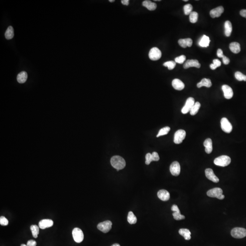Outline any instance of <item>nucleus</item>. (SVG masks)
<instances>
[{"label": "nucleus", "instance_id": "obj_11", "mask_svg": "<svg viewBox=\"0 0 246 246\" xmlns=\"http://www.w3.org/2000/svg\"><path fill=\"white\" fill-rule=\"evenodd\" d=\"M169 170L173 176H179L181 172V166L179 163L177 162H173L170 165Z\"/></svg>", "mask_w": 246, "mask_h": 246}, {"label": "nucleus", "instance_id": "obj_38", "mask_svg": "<svg viewBox=\"0 0 246 246\" xmlns=\"http://www.w3.org/2000/svg\"><path fill=\"white\" fill-rule=\"evenodd\" d=\"M186 59V56L184 55H181L175 59V62L179 64H182Z\"/></svg>", "mask_w": 246, "mask_h": 246}, {"label": "nucleus", "instance_id": "obj_21", "mask_svg": "<svg viewBox=\"0 0 246 246\" xmlns=\"http://www.w3.org/2000/svg\"><path fill=\"white\" fill-rule=\"evenodd\" d=\"M229 48L231 51L234 54H238L241 51L240 44L237 42H232L229 45Z\"/></svg>", "mask_w": 246, "mask_h": 246}, {"label": "nucleus", "instance_id": "obj_12", "mask_svg": "<svg viewBox=\"0 0 246 246\" xmlns=\"http://www.w3.org/2000/svg\"><path fill=\"white\" fill-rule=\"evenodd\" d=\"M205 174L208 179L213 182L218 183L219 182V178L215 175L212 169L207 168L206 169Z\"/></svg>", "mask_w": 246, "mask_h": 246}, {"label": "nucleus", "instance_id": "obj_27", "mask_svg": "<svg viewBox=\"0 0 246 246\" xmlns=\"http://www.w3.org/2000/svg\"><path fill=\"white\" fill-rule=\"evenodd\" d=\"M179 233L181 236H183L186 240H189L191 239V233L188 229H180L179 231Z\"/></svg>", "mask_w": 246, "mask_h": 246}, {"label": "nucleus", "instance_id": "obj_44", "mask_svg": "<svg viewBox=\"0 0 246 246\" xmlns=\"http://www.w3.org/2000/svg\"><path fill=\"white\" fill-rule=\"evenodd\" d=\"M222 60H223V64L225 65H227L230 63V59L226 56H223L222 57Z\"/></svg>", "mask_w": 246, "mask_h": 246}, {"label": "nucleus", "instance_id": "obj_25", "mask_svg": "<svg viewBox=\"0 0 246 246\" xmlns=\"http://www.w3.org/2000/svg\"><path fill=\"white\" fill-rule=\"evenodd\" d=\"M225 34L226 36H230L232 32V23L229 21H227L224 24Z\"/></svg>", "mask_w": 246, "mask_h": 246}, {"label": "nucleus", "instance_id": "obj_14", "mask_svg": "<svg viewBox=\"0 0 246 246\" xmlns=\"http://www.w3.org/2000/svg\"><path fill=\"white\" fill-rule=\"evenodd\" d=\"M183 67L184 69H187L190 67H192L200 68L201 67V64L199 63L197 60H188L186 61V63H184Z\"/></svg>", "mask_w": 246, "mask_h": 246}, {"label": "nucleus", "instance_id": "obj_29", "mask_svg": "<svg viewBox=\"0 0 246 246\" xmlns=\"http://www.w3.org/2000/svg\"><path fill=\"white\" fill-rule=\"evenodd\" d=\"M201 107V104L199 102H197L194 104L193 107L190 110V114L192 115H195L198 112Z\"/></svg>", "mask_w": 246, "mask_h": 246}, {"label": "nucleus", "instance_id": "obj_28", "mask_svg": "<svg viewBox=\"0 0 246 246\" xmlns=\"http://www.w3.org/2000/svg\"><path fill=\"white\" fill-rule=\"evenodd\" d=\"M14 29L12 26H9L6 29L5 34L6 39L8 40L11 39L14 37Z\"/></svg>", "mask_w": 246, "mask_h": 246}, {"label": "nucleus", "instance_id": "obj_8", "mask_svg": "<svg viewBox=\"0 0 246 246\" xmlns=\"http://www.w3.org/2000/svg\"><path fill=\"white\" fill-rule=\"evenodd\" d=\"M221 128L227 133H230L232 129V126L226 118H222L221 120Z\"/></svg>", "mask_w": 246, "mask_h": 246}, {"label": "nucleus", "instance_id": "obj_26", "mask_svg": "<svg viewBox=\"0 0 246 246\" xmlns=\"http://www.w3.org/2000/svg\"><path fill=\"white\" fill-rule=\"evenodd\" d=\"M27 74L25 71H22L17 75V80L20 84L25 83L27 79Z\"/></svg>", "mask_w": 246, "mask_h": 246}, {"label": "nucleus", "instance_id": "obj_37", "mask_svg": "<svg viewBox=\"0 0 246 246\" xmlns=\"http://www.w3.org/2000/svg\"><path fill=\"white\" fill-rule=\"evenodd\" d=\"M173 216L174 218L176 220H181L184 219L185 218V217L183 215H182L181 214V212H174L173 213Z\"/></svg>", "mask_w": 246, "mask_h": 246}, {"label": "nucleus", "instance_id": "obj_45", "mask_svg": "<svg viewBox=\"0 0 246 246\" xmlns=\"http://www.w3.org/2000/svg\"><path fill=\"white\" fill-rule=\"evenodd\" d=\"M172 210L174 212H181L179 209L177 205H173L172 207Z\"/></svg>", "mask_w": 246, "mask_h": 246}, {"label": "nucleus", "instance_id": "obj_32", "mask_svg": "<svg viewBox=\"0 0 246 246\" xmlns=\"http://www.w3.org/2000/svg\"><path fill=\"white\" fill-rule=\"evenodd\" d=\"M170 130H171V128H170V127H168V126L164 127L159 130L157 137H159L160 136H162V135H166V134H168Z\"/></svg>", "mask_w": 246, "mask_h": 246}, {"label": "nucleus", "instance_id": "obj_35", "mask_svg": "<svg viewBox=\"0 0 246 246\" xmlns=\"http://www.w3.org/2000/svg\"><path fill=\"white\" fill-rule=\"evenodd\" d=\"M192 6L191 4H187L186 5H184V14L186 15H190L192 12Z\"/></svg>", "mask_w": 246, "mask_h": 246}, {"label": "nucleus", "instance_id": "obj_52", "mask_svg": "<svg viewBox=\"0 0 246 246\" xmlns=\"http://www.w3.org/2000/svg\"><path fill=\"white\" fill-rule=\"evenodd\" d=\"M21 246H27V245H25V244H21Z\"/></svg>", "mask_w": 246, "mask_h": 246}, {"label": "nucleus", "instance_id": "obj_7", "mask_svg": "<svg viewBox=\"0 0 246 246\" xmlns=\"http://www.w3.org/2000/svg\"><path fill=\"white\" fill-rule=\"evenodd\" d=\"M112 223L110 221H106L99 223L97 226V228L99 230L104 232L107 233L112 228Z\"/></svg>", "mask_w": 246, "mask_h": 246}, {"label": "nucleus", "instance_id": "obj_39", "mask_svg": "<svg viewBox=\"0 0 246 246\" xmlns=\"http://www.w3.org/2000/svg\"><path fill=\"white\" fill-rule=\"evenodd\" d=\"M145 164L147 165L150 164L151 162H153L152 158V154H151L149 153L145 155Z\"/></svg>", "mask_w": 246, "mask_h": 246}, {"label": "nucleus", "instance_id": "obj_49", "mask_svg": "<svg viewBox=\"0 0 246 246\" xmlns=\"http://www.w3.org/2000/svg\"><path fill=\"white\" fill-rule=\"evenodd\" d=\"M210 68H211V69L212 70L216 69L217 68V67H216V66H215L213 64H211L210 65Z\"/></svg>", "mask_w": 246, "mask_h": 246}, {"label": "nucleus", "instance_id": "obj_23", "mask_svg": "<svg viewBox=\"0 0 246 246\" xmlns=\"http://www.w3.org/2000/svg\"><path fill=\"white\" fill-rule=\"evenodd\" d=\"M210 42V40L209 39V37L205 35H204L202 36L200 41H199V45L202 47L207 48V47L209 46Z\"/></svg>", "mask_w": 246, "mask_h": 246}, {"label": "nucleus", "instance_id": "obj_41", "mask_svg": "<svg viewBox=\"0 0 246 246\" xmlns=\"http://www.w3.org/2000/svg\"><path fill=\"white\" fill-rule=\"evenodd\" d=\"M152 158L153 161L157 162L159 159V156L158 154L156 152H154L152 154Z\"/></svg>", "mask_w": 246, "mask_h": 246}, {"label": "nucleus", "instance_id": "obj_48", "mask_svg": "<svg viewBox=\"0 0 246 246\" xmlns=\"http://www.w3.org/2000/svg\"><path fill=\"white\" fill-rule=\"evenodd\" d=\"M121 3L124 5L128 6L129 4V0H122Z\"/></svg>", "mask_w": 246, "mask_h": 246}, {"label": "nucleus", "instance_id": "obj_19", "mask_svg": "<svg viewBox=\"0 0 246 246\" xmlns=\"http://www.w3.org/2000/svg\"><path fill=\"white\" fill-rule=\"evenodd\" d=\"M193 41L190 38L186 39H181L179 40L178 44L182 48H186L187 46L191 47L192 45Z\"/></svg>", "mask_w": 246, "mask_h": 246}, {"label": "nucleus", "instance_id": "obj_36", "mask_svg": "<svg viewBox=\"0 0 246 246\" xmlns=\"http://www.w3.org/2000/svg\"><path fill=\"white\" fill-rule=\"evenodd\" d=\"M163 65L165 67H168L169 70H172L174 69L176 65V63L175 61H167L163 64Z\"/></svg>", "mask_w": 246, "mask_h": 246}, {"label": "nucleus", "instance_id": "obj_10", "mask_svg": "<svg viewBox=\"0 0 246 246\" xmlns=\"http://www.w3.org/2000/svg\"><path fill=\"white\" fill-rule=\"evenodd\" d=\"M195 99L192 97H190L187 99L186 101L185 105H184L182 109V112L183 114H186L187 113L190 112L192 107L195 104Z\"/></svg>", "mask_w": 246, "mask_h": 246}, {"label": "nucleus", "instance_id": "obj_40", "mask_svg": "<svg viewBox=\"0 0 246 246\" xmlns=\"http://www.w3.org/2000/svg\"><path fill=\"white\" fill-rule=\"evenodd\" d=\"M0 224L2 226H7L8 224V220L5 217L1 216L0 217Z\"/></svg>", "mask_w": 246, "mask_h": 246}, {"label": "nucleus", "instance_id": "obj_30", "mask_svg": "<svg viewBox=\"0 0 246 246\" xmlns=\"http://www.w3.org/2000/svg\"><path fill=\"white\" fill-rule=\"evenodd\" d=\"M127 220L129 223L130 224H135L137 222V218L135 215L134 214L133 212H129L127 217Z\"/></svg>", "mask_w": 246, "mask_h": 246}, {"label": "nucleus", "instance_id": "obj_16", "mask_svg": "<svg viewBox=\"0 0 246 246\" xmlns=\"http://www.w3.org/2000/svg\"><path fill=\"white\" fill-rule=\"evenodd\" d=\"M54 225V222L51 219H43L40 221L39 226L41 229H44L52 227Z\"/></svg>", "mask_w": 246, "mask_h": 246}, {"label": "nucleus", "instance_id": "obj_47", "mask_svg": "<svg viewBox=\"0 0 246 246\" xmlns=\"http://www.w3.org/2000/svg\"><path fill=\"white\" fill-rule=\"evenodd\" d=\"M240 14L242 17L246 18V9H242L240 11Z\"/></svg>", "mask_w": 246, "mask_h": 246}, {"label": "nucleus", "instance_id": "obj_24", "mask_svg": "<svg viewBox=\"0 0 246 246\" xmlns=\"http://www.w3.org/2000/svg\"><path fill=\"white\" fill-rule=\"evenodd\" d=\"M212 83L211 80L210 79L204 78V79H203L202 80L201 82L198 83L197 84V87L198 88H200L201 87L205 86V87H207V88H210L212 86Z\"/></svg>", "mask_w": 246, "mask_h": 246}, {"label": "nucleus", "instance_id": "obj_17", "mask_svg": "<svg viewBox=\"0 0 246 246\" xmlns=\"http://www.w3.org/2000/svg\"><path fill=\"white\" fill-rule=\"evenodd\" d=\"M158 197L160 200L163 201H167L170 198L169 192L165 190H160L158 192Z\"/></svg>", "mask_w": 246, "mask_h": 246}, {"label": "nucleus", "instance_id": "obj_5", "mask_svg": "<svg viewBox=\"0 0 246 246\" xmlns=\"http://www.w3.org/2000/svg\"><path fill=\"white\" fill-rule=\"evenodd\" d=\"M72 235L74 240L77 243H80L84 240V235L83 231L78 227H76L73 229Z\"/></svg>", "mask_w": 246, "mask_h": 246}, {"label": "nucleus", "instance_id": "obj_13", "mask_svg": "<svg viewBox=\"0 0 246 246\" xmlns=\"http://www.w3.org/2000/svg\"><path fill=\"white\" fill-rule=\"evenodd\" d=\"M222 89L224 93V97L226 99H229L232 98L233 96V92L232 89L230 86L227 85H223Z\"/></svg>", "mask_w": 246, "mask_h": 246}, {"label": "nucleus", "instance_id": "obj_51", "mask_svg": "<svg viewBox=\"0 0 246 246\" xmlns=\"http://www.w3.org/2000/svg\"><path fill=\"white\" fill-rule=\"evenodd\" d=\"M114 1H114V0H109V2H114Z\"/></svg>", "mask_w": 246, "mask_h": 246}, {"label": "nucleus", "instance_id": "obj_4", "mask_svg": "<svg viewBox=\"0 0 246 246\" xmlns=\"http://www.w3.org/2000/svg\"><path fill=\"white\" fill-rule=\"evenodd\" d=\"M231 235L235 238H242L246 236V229L241 227H235L231 231Z\"/></svg>", "mask_w": 246, "mask_h": 246}, {"label": "nucleus", "instance_id": "obj_33", "mask_svg": "<svg viewBox=\"0 0 246 246\" xmlns=\"http://www.w3.org/2000/svg\"><path fill=\"white\" fill-rule=\"evenodd\" d=\"M198 17V13L195 11H193L190 14V16H189L190 22L192 23H196L197 21Z\"/></svg>", "mask_w": 246, "mask_h": 246}, {"label": "nucleus", "instance_id": "obj_1", "mask_svg": "<svg viewBox=\"0 0 246 246\" xmlns=\"http://www.w3.org/2000/svg\"><path fill=\"white\" fill-rule=\"evenodd\" d=\"M110 163L112 167L119 171L125 167L126 162L124 159L119 155H115L111 158Z\"/></svg>", "mask_w": 246, "mask_h": 246}, {"label": "nucleus", "instance_id": "obj_31", "mask_svg": "<svg viewBox=\"0 0 246 246\" xmlns=\"http://www.w3.org/2000/svg\"><path fill=\"white\" fill-rule=\"evenodd\" d=\"M30 229L32 232L33 237L34 238H37L39 232V227L37 225H31L30 227Z\"/></svg>", "mask_w": 246, "mask_h": 246}, {"label": "nucleus", "instance_id": "obj_22", "mask_svg": "<svg viewBox=\"0 0 246 246\" xmlns=\"http://www.w3.org/2000/svg\"><path fill=\"white\" fill-rule=\"evenodd\" d=\"M142 5L144 6L147 8L149 11L155 10L157 7V5L156 3L152 2L148 0H146L144 1L142 3Z\"/></svg>", "mask_w": 246, "mask_h": 246}, {"label": "nucleus", "instance_id": "obj_46", "mask_svg": "<svg viewBox=\"0 0 246 246\" xmlns=\"http://www.w3.org/2000/svg\"><path fill=\"white\" fill-rule=\"evenodd\" d=\"M217 56L219 58H222V57H223L224 55H223V51H222V50L221 49H218L217 50Z\"/></svg>", "mask_w": 246, "mask_h": 246}, {"label": "nucleus", "instance_id": "obj_15", "mask_svg": "<svg viewBox=\"0 0 246 246\" xmlns=\"http://www.w3.org/2000/svg\"><path fill=\"white\" fill-rule=\"evenodd\" d=\"M224 10L223 6H218L217 8L212 9L210 11V16L213 18L219 17L221 16L222 13L224 12Z\"/></svg>", "mask_w": 246, "mask_h": 246}, {"label": "nucleus", "instance_id": "obj_42", "mask_svg": "<svg viewBox=\"0 0 246 246\" xmlns=\"http://www.w3.org/2000/svg\"><path fill=\"white\" fill-rule=\"evenodd\" d=\"M27 246H36V242L34 240H30L27 242Z\"/></svg>", "mask_w": 246, "mask_h": 246}, {"label": "nucleus", "instance_id": "obj_53", "mask_svg": "<svg viewBox=\"0 0 246 246\" xmlns=\"http://www.w3.org/2000/svg\"><path fill=\"white\" fill-rule=\"evenodd\" d=\"M184 1H187L188 0H184Z\"/></svg>", "mask_w": 246, "mask_h": 246}, {"label": "nucleus", "instance_id": "obj_34", "mask_svg": "<svg viewBox=\"0 0 246 246\" xmlns=\"http://www.w3.org/2000/svg\"><path fill=\"white\" fill-rule=\"evenodd\" d=\"M235 77L236 79L239 81H246V76L240 72L235 73Z\"/></svg>", "mask_w": 246, "mask_h": 246}, {"label": "nucleus", "instance_id": "obj_43", "mask_svg": "<svg viewBox=\"0 0 246 246\" xmlns=\"http://www.w3.org/2000/svg\"><path fill=\"white\" fill-rule=\"evenodd\" d=\"M213 64H214L217 68L220 67L221 65V61L217 59H215L213 60Z\"/></svg>", "mask_w": 246, "mask_h": 246}, {"label": "nucleus", "instance_id": "obj_18", "mask_svg": "<svg viewBox=\"0 0 246 246\" xmlns=\"http://www.w3.org/2000/svg\"><path fill=\"white\" fill-rule=\"evenodd\" d=\"M172 85L174 89L177 90H182L184 88V84L181 80L174 79L172 82Z\"/></svg>", "mask_w": 246, "mask_h": 246}, {"label": "nucleus", "instance_id": "obj_3", "mask_svg": "<svg viewBox=\"0 0 246 246\" xmlns=\"http://www.w3.org/2000/svg\"><path fill=\"white\" fill-rule=\"evenodd\" d=\"M223 191L220 188H214L207 192V195L210 197L217 198L219 200H222L225 196L222 194Z\"/></svg>", "mask_w": 246, "mask_h": 246}, {"label": "nucleus", "instance_id": "obj_20", "mask_svg": "<svg viewBox=\"0 0 246 246\" xmlns=\"http://www.w3.org/2000/svg\"><path fill=\"white\" fill-rule=\"evenodd\" d=\"M204 146L205 147V151L207 154H210L212 151V142L210 138L206 139L204 141Z\"/></svg>", "mask_w": 246, "mask_h": 246}, {"label": "nucleus", "instance_id": "obj_2", "mask_svg": "<svg viewBox=\"0 0 246 246\" xmlns=\"http://www.w3.org/2000/svg\"><path fill=\"white\" fill-rule=\"evenodd\" d=\"M231 159L230 157L227 155H221L216 158L214 160V163L219 167H225L230 164Z\"/></svg>", "mask_w": 246, "mask_h": 246}, {"label": "nucleus", "instance_id": "obj_9", "mask_svg": "<svg viewBox=\"0 0 246 246\" xmlns=\"http://www.w3.org/2000/svg\"><path fill=\"white\" fill-rule=\"evenodd\" d=\"M162 55V52L160 50L157 48L154 47L150 49L149 56L151 60L157 61L160 59Z\"/></svg>", "mask_w": 246, "mask_h": 246}, {"label": "nucleus", "instance_id": "obj_50", "mask_svg": "<svg viewBox=\"0 0 246 246\" xmlns=\"http://www.w3.org/2000/svg\"><path fill=\"white\" fill-rule=\"evenodd\" d=\"M111 246H120V245H119V244H117V243H115V244H114L113 245H112Z\"/></svg>", "mask_w": 246, "mask_h": 246}, {"label": "nucleus", "instance_id": "obj_6", "mask_svg": "<svg viewBox=\"0 0 246 246\" xmlns=\"http://www.w3.org/2000/svg\"><path fill=\"white\" fill-rule=\"evenodd\" d=\"M186 132L183 129H179L176 131L174 134V142L176 144H179L182 142L183 140L185 139Z\"/></svg>", "mask_w": 246, "mask_h": 246}]
</instances>
